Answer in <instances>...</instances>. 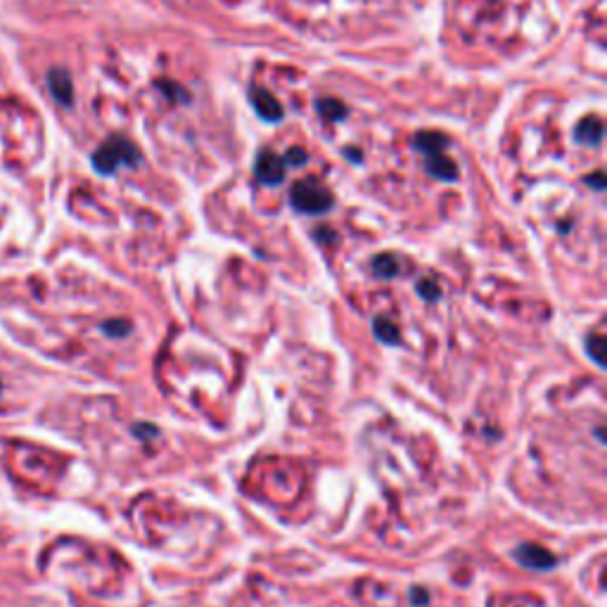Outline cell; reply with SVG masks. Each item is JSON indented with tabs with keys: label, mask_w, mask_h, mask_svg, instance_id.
Segmentation results:
<instances>
[{
	"label": "cell",
	"mask_w": 607,
	"mask_h": 607,
	"mask_svg": "<svg viewBox=\"0 0 607 607\" xmlns=\"http://www.w3.org/2000/svg\"><path fill=\"white\" fill-rule=\"evenodd\" d=\"M138 164H140V150L131 140L121 136L105 140L93 152V169L102 176L116 174L119 167H138Z\"/></svg>",
	"instance_id": "1"
},
{
	"label": "cell",
	"mask_w": 607,
	"mask_h": 607,
	"mask_svg": "<svg viewBox=\"0 0 607 607\" xmlns=\"http://www.w3.org/2000/svg\"><path fill=\"white\" fill-rule=\"evenodd\" d=\"M290 202L297 211L318 216V214H325V211L333 209L335 197L330 195V190L321 186L316 179H304V181H297L292 186Z\"/></svg>",
	"instance_id": "2"
},
{
	"label": "cell",
	"mask_w": 607,
	"mask_h": 607,
	"mask_svg": "<svg viewBox=\"0 0 607 607\" xmlns=\"http://www.w3.org/2000/svg\"><path fill=\"white\" fill-rule=\"evenodd\" d=\"M254 174L263 186H280V183L285 181L283 157H278L271 150H261L254 164Z\"/></svg>",
	"instance_id": "3"
},
{
	"label": "cell",
	"mask_w": 607,
	"mask_h": 607,
	"mask_svg": "<svg viewBox=\"0 0 607 607\" xmlns=\"http://www.w3.org/2000/svg\"><path fill=\"white\" fill-rule=\"evenodd\" d=\"M249 97H251V105H254L256 114L261 116L263 121H268V124H278L280 119H283V105H280L278 100H275V95L271 93V90L266 88H259V85H251L249 90Z\"/></svg>",
	"instance_id": "4"
},
{
	"label": "cell",
	"mask_w": 607,
	"mask_h": 607,
	"mask_svg": "<svg viewBox=\"0 0 607 607\" xmlns=\"http://www.w3.org/2000/svg\"><path fill=\"white\" fill-rule=\"evenodd\" d=\"M515 560L529 569H550L555 567V555L536 543H522L515 548Z\"/></svg>",
	"instance_id": "5"
},
{
	"label": "cell",
	"mask_w": 607,
	"mask_h": 607,
	"mask_svg": "<svg viewBox=\"0 0 607 607\" xmlns=\"http://www.w3.org/2000/svg\"><path fill=\"white\" fill-rule=\"evenodd\" d=\"M48 85H50V93L60 105L69 107L74 102V83H71V76L69 71L62 69V67H55L48 74Z\"/></svg>",
	"instance_id": "6"
},
{
	"label": "cell",
	"mask_w": 607,
	"mask_h": 607,
	"mask_svg": "<svg viewBox=\"0 0 607 607\" xmlns=\"http://www.w3.org/2000/svg\"><path fill=\"white\" fill-rule=\"evenodd\" d=\"M603 136H605V126L598 116H586V119H581L574 128V140L581 145H588V147L600 145Z\"/></svg>",
	"instance_id": "7"
},
{
	"label": "cell",
	"mask_w": 607,
	"mask_h": 607,
	"mask_svg": "<svg viewBox=\"0 0 607 607\" xmlns=\"http://www.w3.org/2000/svg\"><path fill=\"white\" fill-rule=\"evenodd\" d=\"M425 169H427V174L432 176V179L444 181V183H453L458 179L456 162L446 157L444 152H439V155H429L427 162H425Z\"/></svg>",
	"instance_id": "8"
},
{
	"label": "cell",
	"mask_w": 607,
	"mask_h": 607,
	"mask_svg": "<svg viewBox=\"0 0 607 607\" xmlns=\"http://www.w3.org/2000/svg\"><path fill=\"white\" fill-rule=\"evenodd\" d=\"M415 150L422 152V155H439L449 147V138L444 136L441 131H420L413 140Z\"/></svg>",
	"instance_id": "9"
},
{
	"label": "cell",
	"mask_w": 607,
	"mask_h": 607,
	"mask_svg": "<svg viewBox=\"0 0 607 607\" xmlns=\"http://www.w3.org/2000/svg\"><path fill=\"white\" fill-rule=\"evenodd\" d=\"M316 112L328 121H342L347 116V105L337 97H318L316 100Z\"/></svg>",
	"instance_id": "10"
},
{
	"label": "cell",
	"mask_w": 607,
	"mask_h": 607,
	"mask_svg": "<svg viewBox=\"0 0 607 607\" xmlns=\"http://www.w3.org/2000/svg\"><path fill=\"white\" fill-rule=\"evenodd\" d=\"M375 335L382 342H387V344H396V342H398V328L389 321V318H377V321H375Z\"/></svg>",
	"instance_id": "11"
},
{
	"label": "cell",
	"mask_w": 607,
	"mask_h": 607,
	"mask_svg": "<svg viewBox=\"0 0 607 607\" xmlns=\"http://www.w3.org/2000/svg\"><path fill=\"white\" fill-rule=\"evenodd\" d=\"M372 271H375L377 275H382V278H394L396 271H398V263H396L394 256L382 254V256H377V259L372 261Z\"/></svg>",
	"instance_id": "12"
},
{
	"label": "cell",
	"mask_w": 607,
	"mask_h": 607,
	"mask_svg": "<svg viewBox=\"0 0 607 607\" xmlns=\"http://www.w3.org/2000/svg\"><path fill=\"white\" fill-rule=\"evenodd\" d=\"M586 347H588V351H591V356H593V361H596L598 365H605V358H603V351H605V342H603V337H588V342H586Z\"/></svg>",
	"instance_id": "13"
},
{
	"label": "cell",
	"mask_w": 607,
	"mask_h": 607,
	"mask_svg": "<svg viewBox=\"0 0 607 607\" xmlns=\"http://www.w3.org/2000/svg\"><path fill=\"white\" fill-rule=\"evenodd\" d=\"M306 159H309L306 150H302V147H292L290 152H285L283 164H285V167H304Z\"/></svg>",
	"instance_id": "14"
},
{
	"label": "cell",
	"mask_w": 607,
	"mask_h": 607,
	"mask_svg": "<svg viewBox=\"0 0 607 607\" xmlns=\"http://www.w3.org/2000/svg\"><path fill=\"white\" fill-rule=\"evenodd\" d=\"M418 290L422 292V297L429 299V302L439 297V287H437V283H432V280H422V283L418 285Z\"/></svg>",
	"instance_id": "15"
},
{
	"label": "cell",
	"mask_w": 607,
	"mask_h": 607,
	"mask_svg": "<svg viewBox=\"0 0 607 607\" xmlns=\"http://www.w3.org/2000/svg\"><path fill=\"white\" fill-rule=\"evenodd\" d=\"M586 186H591L593 190L603 193V190H605V176H603V171H596L593 176H586Z\"/></svg>",
	"instance_id": "16"
},
{
	"label": "cell",
	"mask_w": 607,
	"mask_h": 607,
	"mask_svg": "<svg viewBox=\"0 0 607 607\" xmlns=\"http://www.w3.org/2000/svg\"><path fill=\"white\" fill-rule=\"evenodd\" d=\"M344 157L349 159V162H354V164H361V162H363V155H358L356 147H347V150H344Z\"/></svg>",
	"instance_id": "17"
},
{
	"label": "cell",
	"mask_w": 607,
	"mask_h": 607,
	"mask_svg": "<svg viewBox=\"0 0 607 607\" xmlns=\"http://www.w3.org/2000/svg\"><path fill=\"white\" fill-rule=\"evenodd\" d=\"M0 389H3V382H0Z\"/></svg>",
	"instance_id": "18"
}]
</instances>
